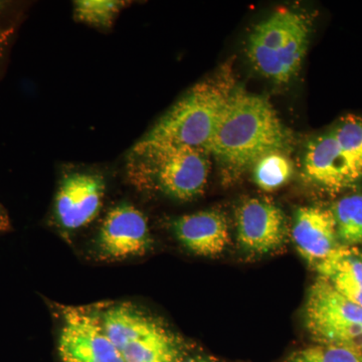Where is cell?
<instances>
[{
    "instance_id": "6da1fadb",
    "label": "cell",
    "mask_w": 362,
    "mask_h": 362,
    "mask_svg": "<svg viewBox=\"0 0 362 362\" xmlns=\"http://www.w3.org/2000/svg\"><path fill=\"white\" fill-rule=\"evenodd\" d=\"M289 145V132L270 102L237 86L206 150L220 163L223 180H233Z\"/></svg>"
},
{
    "instance_id": "7a4b0ae2",
    "label": "cell",
    "mask_w": 362,
    "mask_h": 362,
    "mask_svg": "<svg viewBox=\"0 0 362 362\" xmlns=\"http://www.w3.org/2000/svg\"><path fill=\"white\" fill-rule=\"evenodd\" d=\"M209 158L204 148L138 141L126 157V173L137 189L189 202L206 189Z\"/></svg>"
},
{
    "instance_id": "3957f363",
    "label": "cell",
    "mask_w": 362,
    "mask_h": 362,
    "mask_svg": "<svg viewBox=\"0 0 362 362\" xmlns=\"http://www.w3.org/2000/svg\"><path fill=\"white\" fill-rule=\"evenodd\" d=\"M235 88L233 69L223 66L187 90L139 141L206 149Z\"/></svg>"
},
{
    "instance_id": "277c9868",
    "label": "cell",
    "mask_w": 362,
    "mask_h": 362,
    "mask_svg": "<svg viewBox=\"0 0 362 362\" xmlns=\"http://www.w3.org/2000/svg\"><path fill=\"white\" fill-rule=\"evenodd\" d=\"M310 28L305 14L290 8L278 9L250 35L247 54L252 66L278 84L290 82L306 56Z\"/></svg>"
},
{
    "instance_id": "5b68a950",
    "label": "cell",
    "mask_w": 362,
    "mask_h": 362,
    "mask_svg": "<svg viewBox=\"0 0 362 362\" xmlns=\"http://www.w3.org/2000/svg\"><path fill=\"white\" fill-rule=\"evenodd\" d=\"M105 331L124 362H178L175 335L135 305L124 302L101 311Z\"/></svg>"
},
{
    "instance_id": "8992f818",
    "label": "cell",
    "mask_w": 362,
    "mask_h": 362,
    "mask_svg": "<svg viewBox=\"0 0 362 362\" xmlns=\"http://www.w3.org/2000/svg\"><path fill=\"white\" fill-rule=\"evenodd\" d=\"M305 322L317 344L345 347L362 356V306L335 291L318 277L309 288Z\"/></svg>"
},
{
    "instance_id": "52a82bcc",
    "label": "cell",
    "mask_w": 362,
    "mask_h": 362,
    "mask_svg": "<svg viewBox=\"0 0 362 362\" xmlns=\"http://www.w3.org/2000/svg\"><path fill=\"white\" fill-rule=\"evenodd\" d=\"M58 350L62 362H124L105 331L101 311L87 307L62 309Z\"/></svg>"
},
{
    "instance_id": "ba28073f",
    "label": "cell",
    "mask_w": 362,
    "mask_h": 362,
    "mask_svg": "<svg viewBox=\"0 0 362 362\" xmlns=\"http://www.w3.org/2000/svg\"><path fill=\"white\" fill-rule=\"evenodd\" d=\"M152 245L146 216L130 204H118L107 214L96 240L98 256L108 262L145 256Z\"/></svg>"
},
{
    "instance_id": "9c48e42d",
    "label": "cell",
    "mask_w": 362,
    "mask_h": 362,
    "mask_svg": "<svg viewBox=\"0 0 362 362\" xmlns=\"http://www.w3.org/2000/svg\"><path fill=\"white\" fill-rule=\"evenodd\" d=\"M106 183L103 176L88 171H73L59 183L54 204L57 225L65 232L89 226L103 204Z\"/></svg>"
},
{
    "instance_id": "30bf717a",
    "label": "cell",
    "mask_w": 362,
    "mask_h": 362,
    "mask_svg": "<svg viewBox=\"0 0 362 362\" xmlns=\"http://www.w3.org/2000/svg\"><path fill=\"white\" fill-rule=\"evenodd\" d=\"M305 180L328 194H338L362 180L342 153L333 133H324L309 141L302 162Z\"/></svg>"
},
{
    "instance_id": "8fae6325",
    "label": "cell",
    "mask_w": 362,
    "mask_h": 362,
    "mask_svg": "<svg viewBox=\"0 0 362 362\" xmlns=\"http://www.w3.org/2000/svg\"><path fill=\"white\" fill-rule=\"evenodd\" d=\"M235 221L238 242L247 252L269 254L285 242L287 233L285 216L273 202L247 199L238 207Z\"/></svg>"
},
{
    "instance_id": "7c38bea8",
    "label": "cell",
    "mask_w": 362,
    "mask_h": 362,
    "mask_svg": "<svg viewBox=\"0 0 362 362\" xmlns=\"http://www.w3.org/2000/svg\"><path fill=\"white\" fill-rule=\"evenodd\" d=\"M297 251L316 268L342 246L338 240L334 216L330 209L305 206L298 209L292 228Z\"/></svg>"
},
{
    "instance_id": "4fadbf2b",
    "label": "cell",
    "mask_w": 362,
    "mask_h": 362,
    "mask_svg": "<svg viewBox=\"0 0 362 362\" xmlns=\"http://www.w3.org/2000/svg\"><path fill=\"white\" fill-rule=\"evenodd\" d=\"M171 228L178 242L197 256H218L230 244L228 221L216 209L181 216L171 223Z\"/></svg>"
},
{
    "instance_id": "5bb4252c",
    "label": "cell",
    "mask_w": 362,
    "mask_h": 362,
    "mask_svg": "<svg viewBox=\"0 0 362 362\" xmlns=\"http://www.w3.org/2000/svg\"><path fill=\"white\" fill-rule=\"evenodd\" d=\"M315 270L335 291L362 306V252L356 247H340Z\"/></svg>"
},
{
    "instance_id": "9a60e30c",
    "label": "cell",
    "mask_w": 362,
    "mask_h": 362,
    "mask_svg": "<svg viewBox=\"0 0 362 362\" xmlns=\"http://www.w3.org/2000/svg\"><path fill=\"white\" fill-rule=\"evenodd\" d=\"M330 209L340 244L346 247L362 244V194L346 195Z\"/></svg>"
},
{
    "instance_id": "2e32d148",
    "label": "cell",
    "mask_w": 362,
    "mask_h": 362,
    "mask_svg": "<svg viewBox=\"0 0 362 362\" xmlns=\"http://www.w3.org/2000/svg\"><path fill=\"white\" fill-rule=\"evenodd\" d=\"M252 168L255 181L265 192H273L283 187L293 173L292 162L285 152L267 154Z\"/></svg>"
},
{
    "instance_id": "e0dca14e",
    "label": "cell",
    "mask_w": 362,
    "mask_h": 362,
    "mask_svg": "<svg viewBox=\"0 0 362 362\" xmlns=\"http://www.w3.org/2000/svg\"><path fill=\"white\" fill-rule=\"evenodd\" d=\"M331 132L342 153L362 178V117L345 116Z\"/></svg>"
},
{
    "instance_id": "ac0fdd59",
    "label": "cell",
    "mask_w": 362,
    "mask_h": 362,
    "mask_svg": "<svg viewBox=\"0 0 362 362\" xmlns=\"http://www.w3.org/2000/svg\"><path fill=\"white\" fill-rule=\"evenodd\" d=\"M126 1L119 0H78L74 2L76 20L95 28H110Z\"/></svg>"
},
{
    "instance_id": "d6986e66",
    "label": "cell",
    "mask_w": 362,
    "mask_h": 362,
    "mask_svg": "<svg viewBox=\"0 0 362 362\" xmlns=\"http://www.w3.org/2000/svg\"><path fill=\"white\" fill-rule=\"evenodd\" d=\"M287 362H362V356L345 347L316 344L293 352Z\"/></svg>"
},
{
    "instance_id": "ffe728a7",
    "label": "cell",
    "mask_w": 362,
    "mask_h": 362,
    "mask_svg": "<svg viewBox=\"0 0 362 362\" xmlns=\"http://www.w3.org/2000/svg\"><path fill=\"white\" fill-rule=\"evenodd\" d=\"M11 228V221L4 207L0 206V232H6Z\"/></svg>"
},
{
    "instance_id": "44dd1931",
    "label": "cell",
    "mask_w": 362,
    "mask_h": 362,
    "mask_svg": "<svg viewBox=\"0 0 362 362\" xmlns=\"http://www.w3.org/2000/svg\"><path fill=\"white\" fill-rule=\"evenodd\" d=\"M7 37H8V33L6 32H0V52L2 51L4 45H6Z\"/></svg>"
},
{
    "instance_id": "7402d4cb",
    "label": "cell",
    "mask_w": 362,
    "mask_h": 362,
    "mask_svg": "<svg viewBox=\"0 0 362 362\" xmlns=\"http://www.w3.org/2000/svg\"><path fill=\"white\" fill-rule=\"evenodd\" d=\"M187 362H211V361H207V359H204V358H197V359H192V361H189Z\"/></svg>"
}]
</instances>
